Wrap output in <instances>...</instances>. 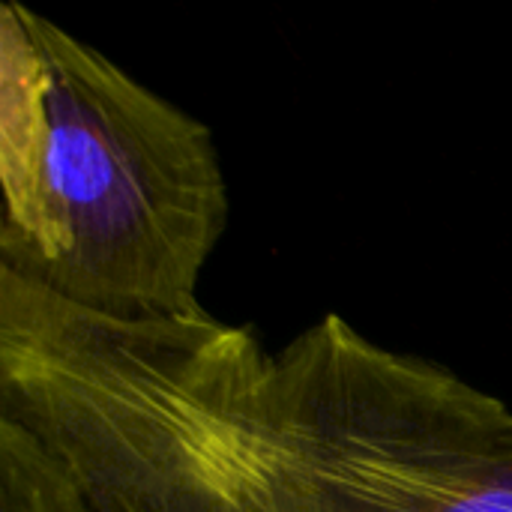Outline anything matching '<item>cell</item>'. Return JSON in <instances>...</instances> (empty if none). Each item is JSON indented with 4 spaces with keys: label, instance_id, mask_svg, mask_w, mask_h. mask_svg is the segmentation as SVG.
Masks as SVG:
<instances>
[{
    "label": "cell",
    "instance_id": "6da1fadb",
    "mask_svg": "<svg viewBox=\"0 0 512 512\" xmlns=\"http://www.w3.org/2000/svg\"><path fill=\"white\" fill-rule=\"evenodd\" d=\"M0 267L111 318L198 312L228 225L213 132L60 24L0 9Z\"/></svg>",
    "mask_w": 512,
    "mask_h": 512
},
{
    "label": "cell",
    "instance_id": "7a4b0ae2",
    "mask_svg": "<svg viewBox=\"0 0 512 512\" xmlns=\"http://www.w3.org/2000/svg\"><path fill=\"white\" fill-rule=\"evenodd\" d=\"M270 363L252 330L204 309L111 318L0 267V423L84 512H264Z\"/></svg>",
    "mask_w": 512,
    "mask_h": 512
},
{
    "label": "cell",
    "instance_id": "3957f363",
    "mask_svg": "<svg viewBox=\"0 0 512 512\" xmlns=\"http://www.w3.org/2000/svg\"><path fill=\"white\" fill-rule=\"evenodd\" d=\"M261 492L264 512H512V408L324 315L270 363Z\"/></svg>",
    "mask_w": 512,
    "mask_h": 512
},
{
    "label": "cell",
    "instance_id": "277c9868",
    "mask_svg": "<svg viewBox=\"0 0 512 512\" xmlns=\"http://www.w3.org/2000/svg\"><path fill=\"white\" fill-rule=\"evenodd\" d=\"M0 512H84L45 453L15 426H0Z\"/></svg>",
    "mask_w": 512,
    "mask_h": 512
}]
</instances>
